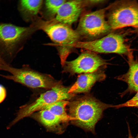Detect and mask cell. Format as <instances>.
<instances>
[{"instance_id": "cell-14", "label": "cell", "mask_w": 138, "mask_h": 138, "mask_svg": "<svg viewBox=\"0 0 138 138\" xmlns=\"http://www.w3.org/2000/svg\"><path fill=\"white\" fill-rule=\"evenodd\" d=\"M43 3V1L42 0H21L19 3V10L24 17L31 18L38 14Z\"/></svg>"}, {"instance_id": "cell-9", "label": "cell", "mask_w": 138, "mask_h": 138, "mask_svg": "<svg viewBox=\"0 0 138 138\" xmlns=\"http://www.w3.org/2000/svg\"><path fill=\"white\" fill-rule=\"evenodd\" d=\"M108 63L96 53L87 50L82 53L76 59L66 61L63 66V72L75 74L94 72Z\"/></svg>"}, {"instance_id": "cell-20", "label": "cell", "mask_w": 138, "mask_h": 138, "mask_svg": "<svg viewBox=\"0 0 138 138\" xmlns=\"http://www.w3.org/2000/svg\"><path fill=\"white\" fill-rule=\"evenodd\" d=\"M6 64L0 56V70H2L3 66Z\"/></svg>"}, {"instance_id": "cell-3", "label": "cell", "mask_w": 138, "mask_h": 138, "mask_svg": "<svg viewBox=\"0 0 138 138\" xmlns=\"http://www.w3.org/2000/svg\"><path fill=\"white\" fill-rule=\"evenodd\" d=\"M32 29L9 23L0 24V56L6 63L10 65Z\"/></svg>"}, {"instance_id": "cell-18", "label": "cell", "mask_w": 138, "mask_h": 138, "mask_svg": "<svg viewBox=\"0 0 138 138\" xmlns=\"http://www.w3.org/2000/svg\"><path fill=\"white\" fill-rule=\"evenodd\" d=\"M6 96V91L5 87L0 85V103L5 99Z\"/></svg>"}, {"instance_id": "cell-17", "label": "cell", "mask_w": 138, "mask_h": 138, "mask_svg": "<svg viewBox=\"0 0 138 138\" xmlns=\"http://www.w3.org/2000/svg\"><path fill=\"white\" fill-rule=\"evenodd\" d=\"M123 107H134L138 108V91L131 99L124 103L113 105V108H119Z\"/></svg>"}, {"instance_id": "cell-10", "label": "cell", "mask_w": 138, "mask_h": 138, "mask_svg": "<svg viewBox=\"0 0 138 138\" xmlns=\"http://www.w3.org/2000/svg\"><path fill=\"white\" fill-rule=\"evenodd\" d=\"M94 3H96L95 1H66L60 8L54 19L70 26L77 20L84 7Z\"/></svg>"}, {"instance_id": "cell-5", "label": "cell", "mask_w": 138, "mask_h": 138, "mask_svg": "<svg viewBox=\"0 0 138 138\" xmlns=\"http://www.w3.org/2000/svg\"><path fill=\"white\" fill-rule=\"evenodd\" d=\"M70 87L60 84L41 94L32 103L21 107L16 117L10 124L14 125L21 119L31 115L34 112L43 109L48 106L59 101L72 99L75 94L70 93Z\"/></svg>"}, {"instance_id": "cell-6", "label": "cell", "mask_w": 138, "mask_h": 138, "mask_svg": "<svg viewBox=\"0 0 138 138\" xmlns=\"http://www.w3.org/2000/svg\"><path fill=\"white\" fill-rule=\"evenodd\" d=\"M107 21L111 29L127 27H138V3L135 1L121 0L109 6Z\"/></svg>"}, {"instance_id": "cell-12", "label": "cell", "mask_w": 138, "mask_h": 138, "mask_svg": "<svg viewBox=\"0 0 138 138\" xmlns=\"http://www.w3.org/2000/svg\"><path fill=\"white\" fill-rule=\"evenodd\" d=\"M127 62L129 68L125 73L120 75L116 78L125 82L128 85L126 89L122 93V97L128 93L131 94L138 91V60L134 59L132 52L127 54Z\"/></svg>"}, {"instance_id": "cell-2", "label": "cell", "mask_w": 138, "mask_h": 138, "mask_svg": "<svg viewBox=\"0 0 138 138\" xmlns=\"http://www.w3.org/2000/svg\"><path fill=\"white\" fill-rule=\"evenodd\" d=\"M40 20L37 23V27L43 30L54 43L63 67L80 36L70 26L54 19L47 21Z\"/></svg>"}, {"instance_id": "cell-1", "label": "cell", "mask_w": 138, "mask_h": 138, "mask_svg": "<svg viewBox=\"0 0 138 138\" xmlns=\"http://www.w3.org/2000/svg\"><path fill=\"white\" fill-rule=\"evenodd\" d=\"M68 115L71 123L84 130L95 133L96 123L103 111L113 105L103 103L89 95L83 96L69 102Z\"/></svg>"}, {"instance_id": "cell-16", "label": "cell", "mask_w": 138, "mask_h": 138, "mask_svg": "<svg viewBox=\"0 0 138 138\" xmlns=\"http://www.w3.org/2000/svg\"><path fill=\"white\" fill-rule=\"evenodd\" d=\"M67 1L65 0H48L45 3L46 13L52 19L56 16L61 6Z\"/></svg>"}, {"instance_id": "cell-19", "label": "cell", "mask_w": 138, "mask_h": 138, "mask_svg": "<svg viewBox=\"0 0 138 138\" xmlns=\"http://www.w3.org/2000/svg\"><path fill=\"white\" fill-rule=\"evenodd\" d=\"M128 126V138H134L133 136L132 135L130 129V127L129 125V124L127 123ZM138 138V133L135 138Z\"/></svg>"}, {"instance_id": "cell-8", "label": "cell", "mask_w": 138, "mask_h": 138, "mask_svg": "<svg viewBox=\"0 0 138 138\" xmlns=\"http://www.w3.org/2000/svg\"><path fill=\"white\" fill-rule=\"evenodd\" d=\"M74 47L85 49L95 53L126 54L130 52L123 36L110 33L100 39L91 41L78 42Z\"/></svg>"}, {"instance_id": "cell-4", "label": "cell", "mask_w": 138, "mask_h": 138, "mask_svg": "<svg viewBox=\"0 0 138 138\" xmlns=\"http://www.w3.org/2000/svg\"><path fill=\"white\" fill-rule=\"evenodd\" d=\"M2 69V70L9 72L11 75L0 76L31 88L50 89L62 82L56 80L50 75L32 69L28 65H24L18 68L6 64Z\"/></svg>"}, {"instance_id": "cell-7", "label": "cell", "mask_w": 138, "mask_h": 138, "mask_svg": "<svg viewBox=\"0 0 138 138\" xmlns=\"http://www.w3.org/2000/svg\"><path fill=\"white\" fill-rule=\"evenodd\" d=\"M107 7L86 13L80 18L76 30L80 36L97 38L108 32L111 29L105 19Z\"/></svg>"}, {"instance_id": "cell-13", "label": "cell", "mask_w": 138, "mask_h": 138, "mask_svg": "<svg viewBox=\"0 0 138 138\" xmlns=\"http://www.w3.org/2000/svg\"><path fill=\"white\" fill-rule=\"evenodd\" d=\"M38 120L48 128L54 129L61 127L62 124L66 125L69 121L55 115L49 111L43 109L35 114Z\"/></svg>"}, {"instance_id": "cell-11", "label": "cell", "mask_w": 138, "mask_h": 138, "mask_svg": "<svg viewBox=\"0 0 138 138\" xmlns=\"http://www.w3.org/2000/svg\"><path fill=\"white\" fill-rule=\"evenodd\" d=\"M106 77L104 72L99 69L93 72L80 74L78 76L74 84L70 87L69 93L74 94L87 93L96 82L102 81Z\"/></svg>"}, {"instance_id": "cell-21", "label": "cell", "mask_w": 138, "mask_h": 138, "mask_svg": "<svg viewBox=\"0 0 138 138\" xmlns=\"http://www.w3.org/2000/svg\"></svg>"}, {"instance_id": "cell-15", "label": "cell", "mask_w": 138, "mask_h": 138, "mask_svg": "<svg viewBox=\"0 0 138 138\" xmlns=\"http://www.w3.org/2000/svg\"><path fill=\"white\" fill-rule=\"evenodd\" d=\"M69 102L67 100L59 101L48 106L43 109L47 110L55 115L70 121V118L66 112V109Z\"/></svg>"}]
</instances>
